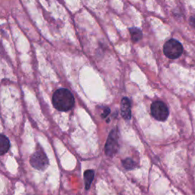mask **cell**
Returning a JSON list of instances; mask_svg holds the SVG:
<instances>
[{"label": "cell", "instance_id": "obj_1", "mask_svg": "<svg viewBox=\"0 0 195 195\" xmlns=\"http://www.w3.org/2000/svg\"><path fill=\"white\" fill-rule=\"evenodd\" d=\"M53 105L60 111H70L75 103L71 91L67 89H57L53 95Z\"/></svg>", "mask_w": 195, "mask_h": 195}, {"label": "cell", "instance_id": "obj_2", "mask_svg": "<svg viewBox=\"0 0 195 195\" xmlns=\"http://www.w3.org/2000/svg\"><path fill=\"white\" fill-rule=\"evenodd\" d=\"M163 51L165 56L169 59L178 58L183 53V46L179 41L175 39H171L167 41L163 47Z\"/></svg>", "mask_w": 195, "mask_h": 195}, {"label": "cell", "instance_id": "obj_3", "mask_svg": "<svg viewBox=\"0 0 195 195\" xmlns=\"http://www.w3.org/2000/svg\"><path fill=\"white\" fill-rule=\"evenodd\" d=\"M119 135L117 128L113 129L108 135L105 144V151L107 156H114L118 152L119 149Z\"/></svg>", "mask_w": 195, "mask_h": 195}, {"label": "cell", "instance_id": "obj_4", "mask_svg": "<svg viewBox=\"0 0 195 195\" xmlns=\"http://www.w3.org/2000/svg\"><path fill=\"white\" fill-rule=\"evenodd\" d=\"M151 114L157 120L165 121L168 118L169 111L168 107L163 101H156L151 105Z\"/></svg>", "mask_w": 195, "mask_h": 195}, {"label": "cell", "instance_id": "obj_5", "mask_svg": "<svg viewBox=\"0 0 195 195\" xmlns=\"http://www.w3.org/2000/svg\"><path fill=\"white\" fill-rule=\"evenodd\" d=\"M31 165L35 169L44 171L49 165V160L43 151H36L30 158Z\"/></svg>", "mask_w": 195, "mask_h": 195}, {"label": "cell", "instance_id": "obj_6", "mask_svg": "<svg viewBox=\"0 0 195 195\" xmlns=\"http://www.w3.org/2000/svg\"><path fill=\"white\" fill-rule=\"evenodd\" d=\"M120 111L124 120H130L131 118V103L128 98H122L120 102Z\"/></svg>", "mask_w": 195, "mask_h": 195}, {"label": "cell", "instance_id": "obj_7", "mask_svg": "<svg viewBox=\"0 0 195 195\" xmlns=\"http://www.w3.org/2000/svg\"><path fill=\"white\" fill-rule=\"evenodd\" d=\"M95 177V172L91 169L86 170L84 172V182H85V190H89L92 184L93 180Z\"/></svg>", "mask_w": 195, "mask_h": 195}, {"label": "cell", "instance_id": "obj_8", "mask_svg": "<svg viewBox=\"0 0 195 195\" xmlns=\"http://www.w3.org/2000/svg\"><path fill=\"white\" fill-rule=\"evenodd\" d=\"M10 148V142L6 136L2 134L0 136V154L3 156L8 151Z\"/></svg>", "mask_w": 195, "mask_h": 195}, {"label": "cell", "instance_id": "obj_9", "mask_svg": "<svg viewBox=\"0 0 195 195\" xmlns=\"http://www.w3.org/2000/svg\"><path fill=\"white\" fill-rule=\"evenodd\" d=\"M130 33L131 35V39L134 42H137L142 38V31L138 27H131L130 28Z\"/></svg>", "mask_w": 195, "mask_h": 195}, {"label": "cell", "instance_id": "obj_10", "mask_svg": "<svg viewBox=\"0 0 195 195\" xmlns=\"http://www.w3.org/2000/svg\"><path fill=\"white\" fill-rule=\"evenodd\" d=\"M122 165L127 170H132V169L135 168L136 166H137L135 162L130 158H127L125 159H124L122 161Z\"/></svg>", "mask_w": 195, "mask_h": 195}, {"label": "cell", "instance_id": "obj_11", "mask_svg": "<svg viewBox=\"0 0 195 195\" xmlns=\"http://www.w3.org/2000/svg\"><path fill=\"white\" fill-rule=\"evenodd\" d=\"M189 23L191 26L195 27V15H193V16L190 17Z\"/></svg>", "mask_w": 195, "mask_h": 195}, {"label": "cell", "instance_id": "obj_12", "mask_svg": "<svg viewBox=\"0 0 195 195\" xmlns=\"http://www.w3.org/2000/svg\"><path fill=\"white\" fill-rule=\"evenodd\" d=\"M109 113H110V109L109 108H106V109L104 110V113L101 115V116H102V117H106L108 115H109Z\"/></svg>", "mask_w": 195, "mask_h": 195}]
</instances>
